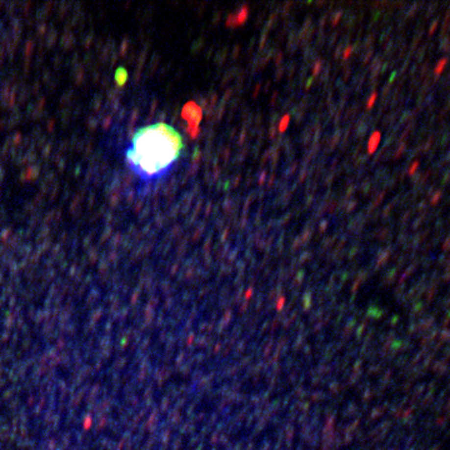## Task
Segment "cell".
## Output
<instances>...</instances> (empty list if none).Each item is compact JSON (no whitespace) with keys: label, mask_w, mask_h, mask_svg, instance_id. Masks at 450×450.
I'll use <instances>...</instances> for the list:
<instances>
[{"label":"cell","mask_w":450,"mask_h":450,"mask_svg":"<svg viewBox=\"0 0 450 450\" xmlns=\"http://www.w3.org/2000/svg\"><path fill=\"white\" fill-rule=\"evenodd\" d=\"M179 131L167 123H155L138 129L126 150V163L143 180H156L168 174L183 151Z\"/></svg>","instance_id":"1"},{"label":"cell","mask_w":450,"mask_h":450,"mask_svg":"<svg viewBox=\"0 0 450 450\" xmlns=\"http://www.w3.org/2000/svg\"><path fill=\"white\" fill-rule=\"evenodd\" d=\"M379 140H380V134L374 133V135H373L372 140H370V144H369V153H373V151L375 150V148L378 147Z\"/></svg>","instance_id":"2"},{"label":"cell","mask_w":450,"mask_h":450,"mask_svg":"<svg viewBox=\"0 0 450 450\" xmlns=\"http://www.w3.org/2000/svg\"><path fill=\"white\" fill-rule=\"evenodd\" d=\"M445 64H447V59H442V60H440L439 63H438V64H436V67H435V74L436 75H439L440 73L443 72V69H444Z\"/></svg>","instance_id":"3"},{"label":"cell","mask_w":450,"mask_h":450,"mask_svg":"<svg viewBox=\"0 0 450 450\" xmlns=\"http://www.w3.org/2000/svg\"><path fill=\"white\" fill-rule=\"evenodd\" d=\"M418 165H419V163H418V161H415L414 163V165H413V168H411L410 170H409V174H413V173L415 172V169H417V167Z\"/></svg>","instance_id":"4"}]
</instances>
